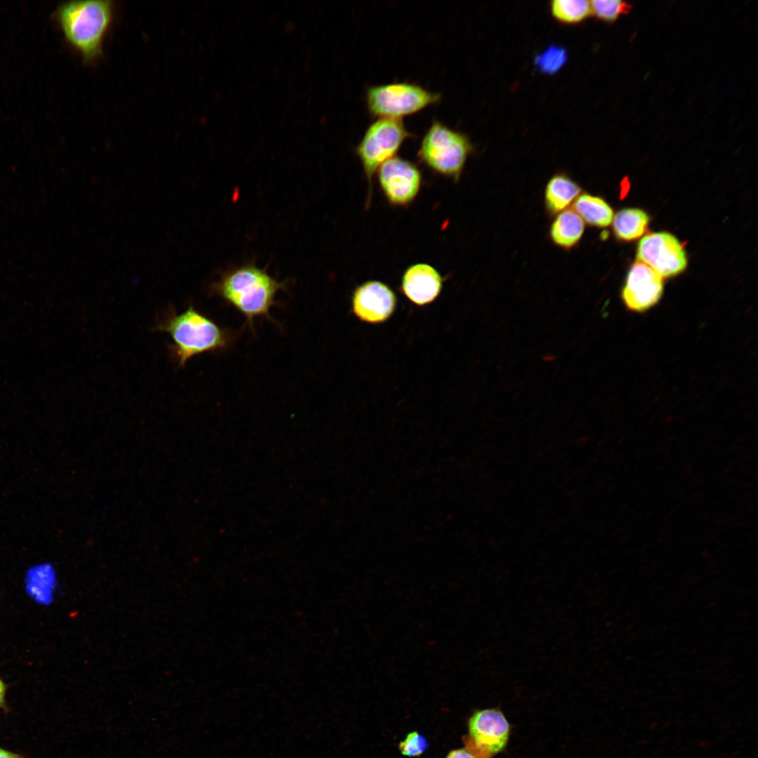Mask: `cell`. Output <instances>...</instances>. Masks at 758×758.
<instances>
[{
  "label": "cell",
  "instance_id": "1",
  "mask_svg": "<svg viewBox=\"0 0 758 758\" xmlns=\"http://www.w3.org/2000/svg\"><path fill=\"white\" fill-rule=\"evenodd\" d=\"M114 8L111 0L72 1L58 8L56 19L65 39L85 62H94L102 56Z\"/></svg>",
  "mask_w": 758,
  "mask_h": 758
},
{
  "label": "cell",
  "instance_id": "2",
  "mask_svg": "<svg viewBox=\"0 0 758 758\" xmlns=\"http://www.w3.org/2000/svg\"><path fill=\"white\" fill-rule=\"evenodd\" d=\"M157 328L172 338L171 350L180 366L195 355L227 347L232 338L229 331L191 305L180 314L171 310Z\"/></svg>",
  "mask_w": 758,
  "mask_h": 758
},
{
  "label": "cell",
  "instance_id": "3",
  "mask_svg": "<svg viewBox=\"0 0 758 758\" xmlns=\"http://www.w3.org/2000/svg\"><path fill=\"white\" fill-rule=\"evenodd\" d=\"M284 286L254 265H246L225 274L214 292L232 305L252 325L255 317H269L277 292Z\"/></svg>",
  "mask_w": 758,
  "mask_h": 758
},
{
  "label": "cell",
  "instance_id": "4",
  "mask_svg": "<svg viewBox=\"0 0 758 758\" xmlns=\"http://www.w3.org/2000/svg\"><path fill=\"white\" fill-rule=\"evenodd\" d=\"M473 149L469 138L438 120L425 133L418 150L420 161L434 172L458 181Z\"/></svg>",
  "mask_w": 758,
  "mask_h": 758
},
{
  "label": "cell",
  "instance_id": "5",
  "mask_svg": "<svg viewBox=\"0 0 758 758\" xmlns=\"http://www.w3.org/2000/svg\"><path fill=\"white\" fill-rule=\"evenodd\" d=\"M440 98L439 93L410 82L371 86L366 92L368 111L378 119H401L437 102Z\"/></svg>",
  "mask_w": 758,
  "mask_h": 758
},
{
  "label": "cell",
  "instance_id": "6",
  "mask_svg": "<svg viewBox=\"0 0 758 758\" xmlns=\"http://www.w3.org/2000/svg\"><path fill=\"white\" fill-rule=\"evenodd\" d=\"M413 135L406 129L401 119L379 118L367 128L356 154L363 166L371 197L372 180L378 168L393 157L404 141Z\"/></svg>",
  "mask_w": 758,
  "mask_h": 758
},
{
  "label": "cell",
  "instance_id": "7",
  "mask_svg": "<svg viewBox=\"0 0 758 758\" xmlns=\"http://www.w3.org/2000/svg\"><path fill=\"white\" fill-rule=\"evenodd\" d=\"M637 256L662 277L682 272L687 265L685 251L679 240L670 233L656 232L644 237L639 243Z\"/></svg>",
  "mask_w": 758,
  "mask_h": 758
},
{
  "label": "cell",
  "instance_id": "8",
  "mask_svg": "<svg viewBox=\"0 0 758 758\" xmlns=\"http://www.w3.org/2000/svg\"><path fill=\"white\" fill-rule=\"evenodd\" d=\"M378 170L380 188L391 204L406 206L413 201L422 181L420 171L414 164L399 157H393Z\"/></svg>",
  "mask_w": 758,
  "mask_h": 758
},
{
  "label": "cell",
  "instance_id": "9",
  "mask_svg": "<svg viewBox=\"0 0 758 758\" xmlns=\"http://www.w3.org/2000/svg\"><path fill=\"white\" fill-rule=\"evenodd\" d=\"M663 277L638 261L630 267L621 291L625 306L631 312L643 313L659 302L663 294Z\"/></svg>",
  "mask_w": 758,
  "mask_h": 758
},
{
  "label": "cell",
  "instance_id": "10",
  "mask_svg": "<svg viewBox=\"0 0 758 758\" xmlns=\"http://www.w3.org/2000/svg\"><path fill=\"white\" fill-rule=\"evenodd\" d=\"M397 298L392 289L383 282L368 281L356 288L352 298L354 314L361 321L378 324L393 314Z\"/></svg>",
  "mask_w": 758,
  "mask_h": 758
},
{
  "label": "cell",
  "instance_id": "11",
  "mask_svg": "<svg viewBox=\"0 0 758 758\" xmlns=\"http://www.w3.org/2000/svg\"><path fill=\"white\" fill-rule=\"evenodd\" d=\"M469 732L477 747L487 753L496 754L507 742L510 725L502 712L486 709L475 712L470 719Z\"/></svg>",
  "mask_w": 758,
  "mask_h": 758
},
{
  "label": "cell",
  "instance_id": "12",
  "mask_svg": "<svg viewBox=\"0 0 758 758\" xmlns=\"http://www.w3.org/2000/svg\"><path fill=\"white\" fill-rule=\"evenodd\" d=\"M443 278L432 266L418 263L404 273L401 290L412 302L423 306L433 302L440 293Z\"/></svg>",
  "mask_w": 758,
  "mask_h": 758
},
{
  "label": "cell",
  "instance_id": "13",
  "mask_svg": "<svg viewBox=\"0 0 758 758\" xmlns=\"http://www.w3.org/2000/svg\"><path fill=\"white\" fill-rule=\"evenodd\" d=\"M580 185L564 173H557L547 182L545 191V205L550 215L566 210L579 197Z\"/></svg>",
  "mask_w": 758,
  "mask_h": 758
},
{
  "label": "cell",
  "instance_id": "14",
  "mask_svg": "<svg viewBox=\"0 0 758 758\" xmlns=\"http://www.w3.org/2000/svg\"><path fill=\"white\" fill-rule=\"evenodd\" d=\"M585 222L573 210L557 214L550 229L552 241L557 246L571 249L579 243L585 231Z\"/></svg>",
  "mask_w": 758,
  "mask_h": 758
},
{
  "label": "cell",
  "instance_id": "15",
  "mask_svg": "<svg viewBox=\"0 0 758 758\" xmlns=\"http://www.w3.org/2000/svg\"><path fill=\"white\" fill-rule=\"evenodd\" d=\"M573 211L588 225L597 227L609 226L613 218L611 207L601 197L580 194L573 204Z\"/></svg>",
  "mask_w": 758,
  "mask_h": 758
},
{
  "label": "cell",
  "instance_id": "16",
  "mask_svg": "<svg viewBox=\"0 0 758 758\" xmlns=\"http://www.w3.org/2000/svg\"><path fill=\"white\" fill-rule=\"evenodd\" d=\"M613 230L619 239L631 241L640 237L646 231L649 217L639 208L619 211L613 218Z\"/></svg>",
  "mask_w": 758,
  "mask_h": 758
},
{
  "label": "cell",
  "instance_id": "17",
  "mask_svg": "<svg viewBox=\"0 0 758 758\" xmlns=\"http://www.w3.org/2000/svg\"><path fill=\"white\" fill-rule=\"evenodd\" d=\"M550 11L557 21L566 25L578 24L592 15L590 1L587 0H553Z\"/></svg>",
  "mask_w": 758,
  "mask_h": 758
},
{
  "label": "cell",
  "instance_id": "18",
  "mask_svg": "<svg viewBox=\"0 0 758 758\" xmlns=\"http://www.w3.org/2000/svg\"><path fill=\"white\" fill-rule=\"evenodd\" d=\"M567 60L566 51L559 46H550L535 59L538 68L545 74H554L559 70Z\"/></svg>",
  "mask_w": 758,
  "mask_h": 758
},
{
  "label": "cell",
  "instance_id": "19",
  "mask_svg": "<svg viewBox=\"0 0 758 758\" xmlns=\"http://www.w3.org/2000/svg\"><path fill=\"white\" fill-rule=\"evenodd\" d=\"M590 5L592 15L605 22L616 20L630 8L628 4L619 0H594Z\"/></svg>",
  "mask_w": 758,
  "mask_h": 758
},
{
  "label": "cell",
  "instance_id": "20",
  "mask_svg": "<svg viewBox=\"0 0 758 758\" xmlns=\"http://www.w3.org/2000/svg\"><path fill=\"white\" fill-rule=\"evenodd\" d=\"M427 747L426 738L417 731L408 733L406 739L399 745L401 754L408 757L420 756Z\"/></svg>",
  "mask_w": 758,
  "mask_h": 758
},
{
  "label": "cell",
  "instance_id": "21",
  "mask_svg": "<svg viewBox=\"0 0 758 758\" xmlns=\"http://www.w3.org/2000/svg\"><path fill=\"white\" fill-rule=\"evenodd\" d=\"M446 758H477L474 754L466 749H458L450 752Z\"/></svg>",
  "mask_w": 758,
  "mask_h": 758
},
{
  "label": "cell",
  "instance_id": "22",
  "mask_svg": "<svg viewBox=\"0 0 758 758\" xmlns=\"http://www.w3.org/2000/svg\"><path fill=\"white\" fill-rule=\"evenodd\" d=\"M6 694V685L0 677V707L4 704Z\"/></svg>",
  "mask_w": 758,
  "mask_h": 758
},
{
  "label": "cell",
  "instance_id": "23",
  "mask_svg": "<svg viewBox=\"0 0 758 758\" xmlns=\"http://www.w3.org/2000/svg\"><path fill=\"white\" fill-rule=\"evenodd\" d=\"M0 758H21L18 754L0 749Z\"/></svg>",
  "mask_w": 758,
  "mask_h": 758
}]
</instances>
